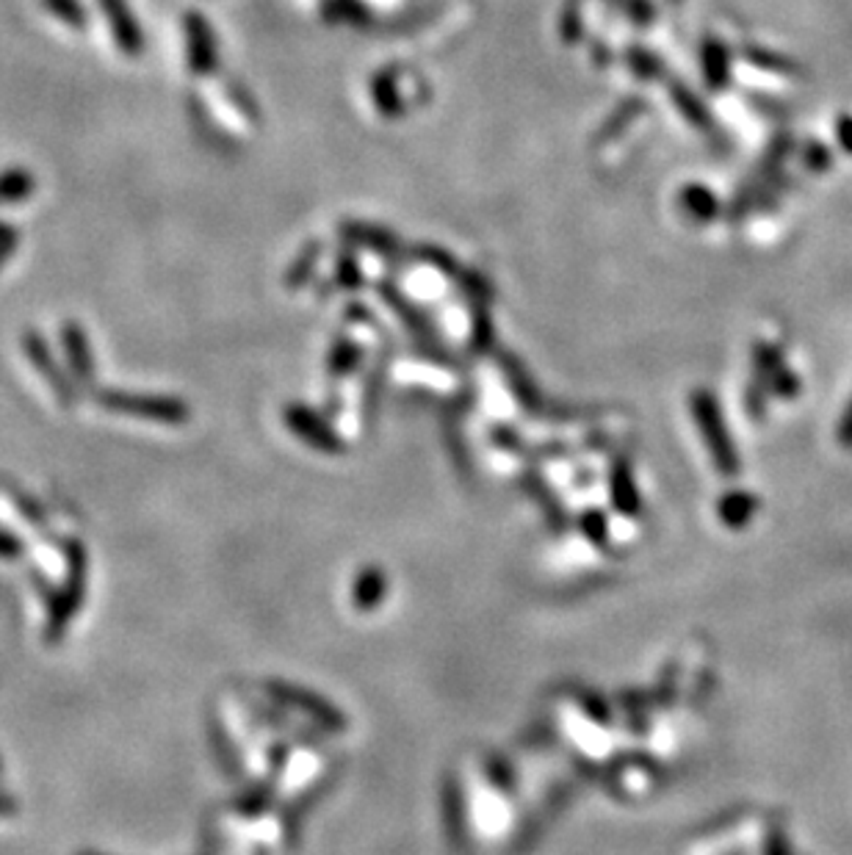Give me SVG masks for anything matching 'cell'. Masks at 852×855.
I'll return each instance as SVG.
<instances>
[{"instance_id": "cell-1", "label": "cell", "mask_w": 852, "mask_h": 855, "mask_svg": "<svg viewBox=\"0 0 852 855\" xmlns=\"http://www.w3.org/2000/svg\"><path fill=\"white\" fill-rule=\"evenodd\" d=\"M692 407H695V418L700 424V432H704V440L709 446L717 468L725 476H733L740 471V454L733 452L731 440H728V429L722 424L717 402L706 391H697L695 399H692Z\"/></svg>"}, {"instance_id": "cell-2", "label": "cell", "mask_w": 852, "mask_h": 855, "mask_svg": "<svg viewBox=\"0 0 852 855\" xmlns=\"http://www.w3.org/2000/svg\"><path fill=\"white\" fill-rule=\"evenodd\" d=\"M100 404L108 411L125 413L133 418H149V421L164 424H180L185 421V407L175 399H155V396H136V393H120V391H103Z\"/></svg>"}, {"instance_id": "cell-3", "label": "cell", "mask_w": 852, "mask_h": 855, "mask_svg": "<svg viewBox=\"0 0 852 855\" xmlns=\"http://www.w3.org/2000/svg\"><path fill=\"white\" fill-rule=\"evenodd\" d=\"M100 9L108 20L113 43L125 56H139L144 50V34L133 17L128 0H100Z\"/></svg>"}, {"instance_id": "cell-4", "label": "cell", "mask_w": 852, "mask_h": 855, "mask_svg": "<svg viewBox=\"0 0 852 855\" xmlns=\"http://www.w3.org/2000/svg\"><path fill=\"white\" fill-rule=\"evenodd\" d=\"M268 692H272L275 698H280L283 703H288V706H297V709H302V712H308L310 717H316L319 723L327 725V728H333V731L344 728V723H346L344 714L335 712L327 701H322V698H316V696H310V692H304V689L286 687V684H268Z\"/></svg>"}, {"instance_id": "cell-5", "label": "cell", "mask_w": 852, "mask_h": 855, "mask_svg": "<svg viewBox=\"0 0 852 855\" xmlns=\"http://www.w3.org/2000/svg\"><path fill=\"white\" fill-rule=\"evenodd\" d=\"M23 346H25V355L31 357V363H34L36 369L43 371L45 380L53 385V391L59 393L61 402H70L72 399V385L70 380H67L64 371L59 369V363H56V357L50 355L48 344L43 341V335L34 333V330H28V333L23 335Z\"/></svg>"}, {"instance_id": "cell-6", "label": "cell", "mask_w": 852, "mask_h": 855, "mask_svg": "<svg viewBox=\"0 0 852 855\" xmlns=\"http://www.w3.org/2000/svg\"><path fill=\"white\" fill-rule=\"evenodd\" d=\"M61 344H64L67 360H70V369L77 380H89L92 377V352L89 344H86V335L81 330V324L75 321H64V328H61Z\"/></svg>"}, {"instance_id": "cell-7", "label": "cell", "mask_w": 852, "mask_h": 855, "mask_svg": "<svg viewBox=\"0 0 852 855\" xmlns=\"http://www.w3.org/2000/svg\"><path fill=\"white\" fill-rule=\"evenodd\" d=\"M185 34H189V59L194 72H211L214 70V43H211V31L197 14L185 17Z\"/></svg>"}, {"instance_id": "cell-8", "label": "cell", "mask_w": 852, "mask_h": 855, "mask_svg": "<svg viewBox=\"0 0 852 855\" xmlns=\"http://www.w3.org/2000/svg\"><path fill=\"white\" fill-rule=\"evenodd\" d=\"M36 189V178L31 169L12 167L0 173V205H17L31 200Z\"/></svg>"}, {"instance_id": "cell-9", "label": "cell", "mask_w": 852, "mask_h": 855, "mask_svg": "<svg viewBox=\"0 0 852 855\" xmlns=\"http://www.w3.org/2000/svg\"><path fill=\"white\" fill-rule=\"evenodd\" d=\"M728 50L722 48L717 39H709L704 45V75L709 81L711 90H722L728 81Z\"/></svg>"}, {"instance_id": "cell-10", "label": "cell", "mask_w": 852, "mask_h": 855, "mask_svg": "<svg viewBox=\"0 0 852 855\" xmlns=\"http://www.w3.org/2000/svg\"><path fill=\"white\" fill-rule=\"evenodd\" d=\"M43 7L45 12L53 14L59 23H64L67 28H75V31H84L86 23H89V17H86V9L81 0H43Z\"/></svg>"}, {"instance_id": "cell-11", "label": "cell", "mask_w": 852, "mask_h": 855, "mask_svg": "<svg viewBox=\"0 0 852 855\" xmlns=\"http://www.w3.org/2000/svg\"><path fill=\"white\" fill-rule=\"evenodd\" d=\"M681 205L704 222L717 214V197L704 186H686L684 194H681Z\"/></svg>"}, {"instance_id": "cell-12", "label": "cell", "mask_w": 852, "mask_h": 855, "mask_svg": "<svg viewBox=\"0 0 852 855\" xmlns=\"http://www.w3.org/2000/svg\"><path fill=\"white\" fill-rule=\"evenodd\" d=\"M756 512V499L747 494H731L722 499L720 504V515L722 521L731 523V526H742V523H747V518Z\"/></svg>"}, {"instance_id": "cell-13", "label": "cell", "mask_w": 852, "mask_h": 855, "mask_svg": "<svg viewBox=\"0 0 852 855\" xmlns=\"http://www.w3.org/2000/svg\"><path fill=\"white\" fill-rule=\"evenodd\" d=\"M745 59L751 61L753 67H761V70H769V72H781V75H797L800 72L797 61L787 59V56L769 54V50H761V48H745Z\"/></svg>"}, {"instance_id": "cell-14", "label": "cell", "mask_w": 852, "mask_h": 855, "mask_svg": "<svg viewBox=\"0 0 852 855\" xmlns=\"http://www.w3.org/2000/svg\"><path fill=\"white\" fill-rule=\"evenodd\" d=\"M380 595H385V577L371 570V573H363L355 584V601L358 606H374L380 601Z\"/></svg>"}, {"instance_id": "cell-15", "label": "cell", "mask_w": 852, "mask_h": 855, "mask_svg": "<svg viewBox=\"0 0 852 855\" xmlns=\"http://www.w3.org/2000/svg\"><path fill=\"white\" fill-rule=\"evenodd\" d=\"M673 95H675V100H679L681 111H684L686 117H689L692 122H695V126H700V128L709 126V114H706L704 103L697 100L695 95H689V92H686L681 84L673 86Z\"/></svg>"}, {"instance_id": "cell-16", "label": "cell", "mask_w": 852, "mask_h": 855, "mask_svg": "<svg viewBox=\"0 0 852 855\" xmlns=\"http://www.w3.org/2000/svg\"><path fill=\"white\" fill-rule=\"evenodd\" d=\"M803 164L811 169V173H825V169L833 164V155H830V150L825 147V144L808 142L803 147Z\"/></svg>"}, {"instance_id": "cell-17", "label": "cell", "mask_w": 852, "mask_h": 855, "mask_svg": "<svg viewBox=\"0 0 852 855\" xmlns=\"http://www.w3.org/2000/svg\"><path fill=\"white\" fill-rule=\"evenodd\" d=\"M17 247H20L17 227L9 225V222H0V266L17 252Z\"/></svg>"}, {"instance_id": "cell-18", "label": "cell", "mask_w": 852, "mask_h": 855, "mask_svg": "<svg viewBox=\"0 0 852 855\" xmlns=\"http://www.w3.org/2000/svg\"><path fill=\"white\" fill-rule=\"evenodd\" d=\"M836 139H839L841 150L847 155H852V117H841L839 126H836Z\"/></svg>"}, {"instance_id": "cell-19", "label": "cell", "mask_w": 852, "mask_h": 855, "mask_svg": "<svg viewBox=\"0 0 852 855\" xmlns=\"http://www.w3.org/2000/svg\"><path fill=\"white\" fill-rule=\"evenodd\" d=\"M839 440H841V446H852V402L847 404V413H844V418H841Z\"/></svg>"}, {"instance_id": "cell-20", "label": "cell", "mask_w": 852, "mask_h": 855, "mask_svg": "<svg viewBox=\"0 0 852 855\" xmlns=\"http://www.w3.org/2000/svg\"><path fill=\"white\" fill-rule=\"evenodd\" d=\"M769 855H789L787 839H783V833H781V836H778V833H772V842H769Z\"/></svg>"}, {"instance_id": "cell-21", "label": "cell", "mask_w": 852, "mask_h": 855, "mask_svg": "<svg viewBox=\"0 0 852 855\" xmlns=\"http://www.w3.org/2000/svg\"><path fill=\"white\" fill-rule=\"evenodd\" d=\"M0 554H9V557H17V554H20L17 541H12V537H0Z\"/></svg>"}]
</instances>
